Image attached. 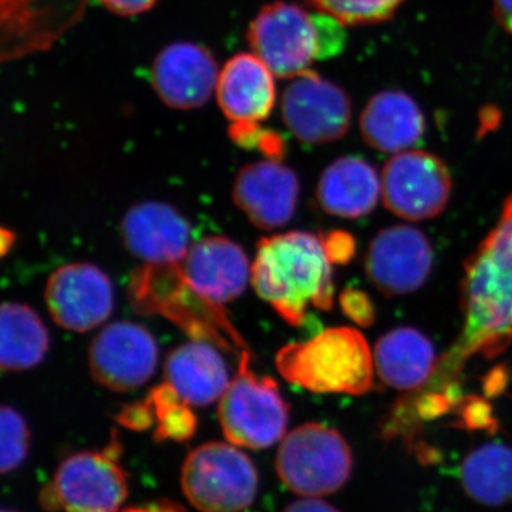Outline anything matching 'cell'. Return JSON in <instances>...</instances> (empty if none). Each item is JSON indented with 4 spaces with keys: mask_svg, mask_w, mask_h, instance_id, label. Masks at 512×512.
<instances>
[{
    "mask_svg": "<svg viewBox=\"0 0 512 512\" xmlns=\"http://www.w3.org/2000/svg\"><path fill=\"white\" fill-rule=\"evenodd\" d=\"M461 311L463 330L421 392L454 399L471 357L494 359L512 345V195L493 231L464 265Z\"/></svg>",
    "mask_w": 512,
    "mask_h": 512,
    "instance_id": "obj_1",
    "label": "cell"
},
{
    "mask_svg": "<svg viewBox=\"0 0 512 512\" xmlns=\"http://www.w3.org/2000/svg\"><path fill=\"white\" fill-rule=\"evenodd\" d=\"M252 285L289 325L301 326L311 308L333 306L332 262L322 237L292 231L259 241Z\"/></svg>",
    "mask_w": 512,
    "mask_h": 512,
    "instance_id": "obj_2",
    "label": "cell"
},
{
    "mask_svg": "<svg viewBox=\"0 0 512 512\" xmlns=\"http://www.w3.org/2000/svg\"><path fill=\"white\" fill-rule=\"evenodd\" d=\"M252 52L279 79L308 72L313 62L343 52L345 25L328 13H311L295 3L275 2L259 10L248 29Z\"/></svg>",
    "mask_w": 512,
    "mask_h": 512,
    "instance_id": "obj_3",
    "label": "cell"
},
{
    "mask_svg": "<svg viewBox=\"0 0 512 512\" xmlns=\"http://www.w3.org/2000/svg\"><path fill=\"white\" fill-rule=\"evenodd\" d=\"M128 295L134 312L140 315L164 316L192 339L229 350L238 360L249 355L221 305L192 288L181 264L141 266L131 276Z\"/></svg>",
    "mask_w": 512,
    "mask_h": 512,
    "instance_id": "obj_4",
    "label": "cell"
},
{
    "mask_svg": "<svg viewBox=\"0 0 512 512\" xmlns=\"http://www.w3.org/2000/svg\"><path fill=\"white\" fill-rule=\"evenodd\" d=\"M276 367L289 383L315 393L365 394L373 387L375 359L365 336L330 328L279 350Z\"/></svg>",
    "mask_w": 512,
    "mask_h": 512,
    "instance_id": "obj_5",
    "label": "cell"
},
{
    "mask_svg": "<svg viewBox=\"0 0 512 512\" xmlns=\"http://www.w3.org/2000/svg\"><path fill=\"white\" fill-rule=\"evenodd\" d=\"M276 473L292 493L305 498L339 491L350 478L352 451L339 431L303 424L284 437L276 454Z\"/></svg>",
    "mask_w": 512,
    "mask_h": 512,
    "instance_id": "obj_6",
    "label": "cell"
},
{
    "mask_svg": "<svg viewBox=\"0 0 512 512\" xmlns=\"http://www.w3.org/2000/svg\"><path fill=\"white\" fill-rule=\"evenodd\" d=\"M181 487L198 511L242 512L255 501L258 471L235 444L212 441L185 458Z\"/></svg>",
    "mask_w": 512,
    "mask_h": 512,
    "instance_id": "obj_7",
    "label": "cell"
},
{
    "mask_svg": "<svg viewBox=\"0 0 512 512\" xmlns=\"http://www.w3.org/2000/svg\"><path fill=\"white\" fill-rule=\"evenodd\" d=\"M249 362V355L239 360L238 375L221 397L218 417L229 443L261 450L284 440L289 406L278 383L256 375Z\"/></svg>",
    "mask_w": 512,
    "mask_h": 512,
    "instance_id": "obj_8",
    "label": "cell"
},
{
    "mask_svg": "<svg viewBox=\"0 0 512 512\" xmlns=\"http://www.w3.org/2000/svg\"><path fill=\"white\" fill-rule=\"evenodd\" d=\"M126 473L119 463V446L82 451L57 467L52 483L42 493L47 510L63 512H117L126 501Z\"/></svg>",
    "mask_w": 512,
    "mask_h": 512,
    "instance_id": "obj_9",
    "label": "cell"
},
{
    "mask_svg": "<svg viewBox=\"0 0 512 512\" xmlns=\"http://www.w3.org/2000/svg\"><path fill=\"white\" fill-rule=\"evenodd\" d=\"M451 194V175L439 157L426 151H403L386 163L382 197L387 210L409 221L436 218Z\"/></svg>",
    "mask_w": 512,
    "mask_h": 512,
    "instance_id": "obj_10",
    "label": "cell"
},
{
    "mask_svg": "<svg viewBox=\"0 0 512 512\" xmlns=\"http://www.w3.org/2000/svg\"><path fill=\"white\" fill-rule=\"evenodd\" d=\"M282 117L303 143H332L348 133L352 104L345 90L308 70L286 87Z\"/></svg>",
    "mask_w": 512,
    "mask_h": 512,
    "instance_id": "obj_11",
    "label": "cell"
},
{
    "mask_svg": "<svg viewBox=\"0 0 512 512\" xmlns=\"http://www.w3.org/2000/svg\"><path fill=\"white\" fill-rule=\"evenodd\" d=\"M156 340L143 326L114 322L93 339L89 366L93 379L113 392H130L156 373Z\"/></svg>",
    "mask_w": 512,
    "mask_h": 512,
    "instance_id": "obj_12",
    "label": "cell"
},
{
    "mask_svg": "<svg viewBox=\"0 0 512 512\" xmlns=\"http://www.w3.org/2000/svg\"><path fill=\"white\" fill-rule=\"evenodd\" d=\"M433 261V248L423 232L396 225L382 229L370 242L366 274L383 295H409L426 284Z\"/></svg>",
    "mask_w": 512,
    "mask_h": 512,
    "instance_id": "obj_13",
    "label": "cell"
},
{
    "mask_svg": "<svg viewBox=\"0 0 512 512\" xmlns=\"http://www.w3.org/2000/svg\"><path fill=\"white\" fill-rule=\"evenodd\" d=\"M45 299L60 328L89 332L106 322L113 312V284L97 266L77 262L53 272L47 281Z\"/></svg>",
    "mask_w": 512,
    "mask_h": 512,
    "instance_id": "obj_14",
    "label": "cell"
},
{
    "mask_svg": "<svg viewBox=\"0 0 512 512\" xmlns=\"http://www.w3.org/2000/svg\"><path fill=\"white\" fill-rule=\"evenodd\" d=\"M218 66L207 47L178 42L158 53L150 82L168 107L192 110L204 106L217 89Z\"/></svg>",
    "mask_w": 512,
    "mask_h": 512,
    "instance_id": "obj_15",
    "label": "cell"
},
{
    "mask_svg": "<svg viewBox=\"0 0 512 512\" xmlns=\"http://www.w3.org/2000/svg\"><path fill=\"white\" fill-rule=\"evenodd\" d=\"M299 180L291 168L279 161L248 164L238 173L234 201L256 228L271 231L284 227L295 214Z\"/></svg>",
    "mask_w": 512,
    "mask_h": 512,
    "instance_id": "obj_16",
    "label": "cell"
},
{
    "mask_svg": "<svg viewBox=\"0 0 512 512\" xmlns=\"http://www.w3.org/2000/svg\"><path fill=\"white\" fill-rule=\"evenodd\" d=\"M121 234L128 251L150 265L181 264L191 248L190 224L164 202L131 207L121 222Z\"/></svg>",
    "mask_w": 512,
    "mask_h": 512,
    "instance_id": "obj_17",
    "label": "cell"
},
{
    "mask_svg": "<svg viewBox=\"0 0 512 512\" xmlns=\"http://www.w3.org/2000/svg\"><path fill=\"white\" fill-rule=\"evenodd\" d=\"M181 269L195 291L218 305L241 296L252 274L244 249L225 237L205 238L192 245Z\"/></svg>",
    "mask_w": 512,
    "mask_h": 512,
    "instance_id": "obj_18",
    "label": "cell"
},
{
    "mask_svg": "<svg viewBox=\"0 0 512 512\" xmlns=\"http://www.w3.org/2000/svg\"><path fill=\"white\" fill-rule=\"evenodd\" d=\"M275 74L254 53H239L222 67L217 99L232 124L259 123L275 106Z\"/></svg>",
    "mask_w": 512,
    "mask_h": 512,
    "instance_id": "obj_19",
    "label": "cell"
},
{
    "mask_svg": "<svg viewBox=\"0 0 512 512\" xmlns=\"http://www.w3.org/2000/svg\"><path fill=\"white\" fill-rule=\"evenodd\" d=\"M165 383L190 406H210L227 392L229 370L212 343L192 339L165 359Z\"/></svg>",
    "mask_w": 512,
    "mask_h": 512,
    "instance_id": "obj_20",
    "label": "cell"
},
{
    "mask_svg": "<svg viewBox=\"0 0 512 512\" xmlns=\"http://www.w3.org/2000/svg\"><path fill=\"white\" fill-rule=\"evenodd\" d=\"M360 130L370 147L382 153L399 154L419 143L426 120L412 97L390 90L369 100L360 117Z\"/></svg>",
    "mask_w": 512,
    "mask_h": 512,
    "instance_id": "obj_21",
    "label": "cell"
},
{
    "mask_svg": "<svg viewBox=\"0 0 512 512\" xmlns=\"http://www.w3.org/2000/svg\"><path fill=\"white\" fill-rule=\"evenodd\" d=\"M373 359L380 380L402 392L426 386L439 362L431 340L413 328L394 329L382 336Z\"/></svg>",
    "mask_w": 512,
    "mask_h": 512,
    "instance_id": "obj_22",
    "label": "cell"
},
{
    "mask_svg": "<svg viewBox=\"0 0 512 512\" xmlns=\"http://www.w3.org/2000/svg\"><path fill=\"white\" fill-rule=\"evenodd\" d=\"M382 195V177L359 157H343L320 175L316 197L328 214L340 218L365 217Z\"/></svg>",
    "mask_w": 512,
    "mask_h": 512,
    "instance_id": "obj_23",
    "label": "cell"
},
{
    "mask_svg": "<svg viewBox=\"0 0 512 512\" xmlns=\"http://www.w3.org/2000/svg\"><path fill=\"white\" fill-rule=\"evenodd\" d=\"M0 365L20 372L42 363L49 350V332L40 316L25 303L8 302L0 316Z\"/></svg>",
    "mask_w": 512,
    "mask_h": 512,
    "instance_id": "obj_24",
    "label": "cell"
},
{
    "mask_svg": "<svg viewBox=\"0 0 512 512\" xmlns=\"http://www.w3.org/2000/svg\"><path fill=\"white\" fill-rule=\"evenodd\" d=\"M461 481L478 503L495 507L512 501V448L487 443L471 451L461 466Z\"/></svg>",
    "mask_w": 512,
    "mask_h": 512,
    "instance_id": "obj_25",
    "label": "cell"
},
{
    "mask_svg": "<svg viewBox=\"0 0 512 512\" xmlns=\"http://www.w3.org/2000/svg\"><path fill=\"white\" fill-rule=\"evenodd\" d=\"M156 417L158 441H184L190 439L197 427V417L190 404L180 399L170 384L164 383L151 390L148 396Z\"/></svg>",
    "mask_w": 512,
    "mask_h": 512,
    "instance_id": "obj_26",
    "label": "cell"
},
{
    "mask_svg": "<svg viewBox=\"0 0 512 512\" xmlns=\"http://www.w3.org/2000/svg\"><path fill=\"white\" fill-rule=\"evenodd\" d=\"M345 26L372 25L392 18L404 0H308Z\"/></svg>",
    "mask_w": 512,
    "mask_h": 512,
    "instance_id": "obj_27",
    "label": "cell"
},
{
    "mask_svg": "<svg viewBox=\"0 0 512 512\" xmlns=\"http://www.w3.org/2000/svg\"><path fill=\"white\" fill-rule=\"evenodd\" d=\"M0 468L3 474L22 466L29 453L30 430L25 417L15 407L3 406L0 412Z\"/></svg>",
    "mask_w": 512,
    "mask_h": 512,
    "instance_id": "obj_28",
    "label": "cell"
},
{
    "mask_svg": "<svg viewBox=\"0 0 512 512\" xmlns=\"http://www.w3.org/2000/svg\"><path fill=\"white\" fill-rule=\"evenodd\" d=\"M36 0H2L3 35L18 39L23 33L35 29V13L32 5Z\"/></svg>",
    "mask_w": 512,
    "mask_h": 512,
    "instance_id": "obj_29",
    "label": "cell"
},
{
    "mask_svg": "<svg viewBox=\"0 0 512 512\" xmlns=\"http://www.w3.org/2000/svg\"><path fill=\"white\" fill-rule=\"evenodd\" d=\"M340 305L348 318L355 320L357 325L370 326L375 322V308L365 293L356 289H346L340 295Z\"/></svg>",
    "mask_w": 512,
    "mask_h": 512,
    "instance_id": "obj_30",
    "label": "cell"
},
{
    "mask_svg": "<svg viewBox=\"0 0 512 512\" xmlns=\"http://www.w3.org/2000/svg\"><path fill=\"white\" fill-rule=\"evenodd\" d=\"M322 239L332 264H348L355 255V239L346 232H330L323 235Z\"/></svg>",
    "mask_w": 512,
    "mask_h": 512,
    "instance_id": "obj_31",
    "label": "cell"
},
{
    "mask_svg": "<svg viewBox=\"0 0 512 512\" xmlns=\"http://www.w3.org/2000/svg\"><path fill=\"white\" fill-rule=\"evenodd\" d=\"M117 420H119L124 427L131 430H146L156 423L153 406L148 402V399L146 402L127 406L126 409L117 416Z\"/></svg>",
    "mask_w": 512,
    "mask_h": 512,
    "instance_id": "obj_32",
    "label": "cell"
},
{
    "mask_svg": "<svg viewBox=\"0 0 512 512\" xmlns=\"http://www.w3.org/2000/svg\"><path fill=\"white\" fill-rule=\"evenodd\" d=\"M104 8L120 16H136L147 12L157 0H100Z\"/></svg>",
    "mask_w": 512,
    "mask_h": 512,
    "instance_id": "obj_33",
    "label": "cell"
},
{
    "mask_svg": "<svg viewBox=\"0 0 512 512\" xmlns=\"http://www.w3.org/2000/svg\"><path fill=\"white\" fill-rule=\"evenodd\" d=\"M284 512H340L338 508L333 507L319 498H303L295 501L285 508Z\"/></svg>",
    "mask_w": 512,
    "mask_h": 512,
    "instance_id": "obj_34",
    "label": "cell"
},
{
    "mask_svg": "<svg viewBox=\"0 0 512 512\" xmlns=\"http://www.w3.org/2000/svg\"><path fill=\"white\" fill-rule=\"evenodd\" d=\"M493 13L498 25L512 35V0H493Z\"/></svg>",
    "mask_w": 512,
    "mask_h": 512,
    "instance_id": "obj_35",
    "label": "cell"
},
{
    "mask_svg": "<svg viewBox=\"0 0 512 512\" xmlns=\"http://www.w3.org/2000/svg\"><path fill=\"white\" fill-rule=\"evenodd\" d=\"M123 512H184L180 507L174 504L168 503H160V504H150L146 505V507H134L128 508V510Z\"/></svg>",
    "mask_w": 512,
    "mask_h": 512,
    "instance_id": "obj_36",
    "label": "cell"
},
{
    "mask_svg": "<svg viewBox=\"0 0 512 512\" xmlns=\"http://www.w3.org/2000/svg\"><path fill=\"white\" fill-rule=\"evenodd\" d=\"M15 234L9 229L2 228V255L8 254L10 248H12L13 242H15Z\"/></svg>",
    "mask_w": 512,
    "mask_h": 512,
    "instance_id": "obj_37",
    "label": "cell"
},
{
    "mask_svg": "<svg viewBox=\"0 0 512 512\" xmlns=\"http://www.w3.org/2000/svg\"><path fill=\"white\" fill-rule=\"evenodd\" d=\"M2 512H16V511H12V510H3Z\"/></svg>",
    "mask_w": 512,
    "mask_h": 512,
    "instance_id": "obj_38",
    "label": "cell"
}]
</instances>
